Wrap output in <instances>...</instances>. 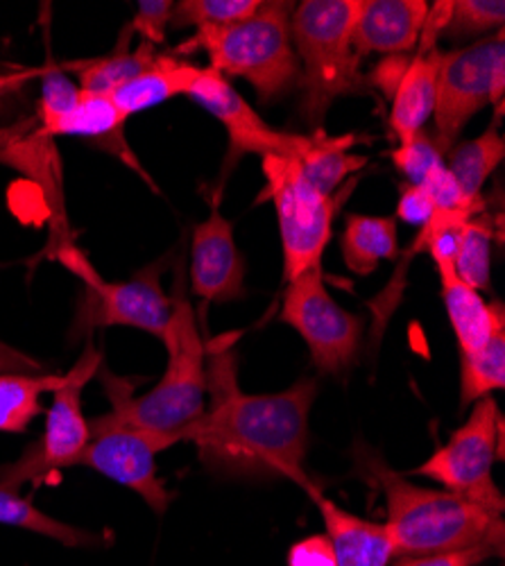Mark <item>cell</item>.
Segmentation results:
<instances>
[{
  "instance_id": "cell-8",
  "label": "cell",
  "mask_w": 505,
  "mask_h": 566,
  "mask_svg": "<svg viewBox=\"0 0 505 566\" xmlns=\"http://www.w3.org/2000/svg\"><path fill=\"white\" fill-rule=\"evenodd\" d=\"M503 417L492 397L472 403V412L446 444L438 447L412 474L442 485L494 514L505 512V499L494 483V462L501 447Z\"/></svg>"
},
{
  "instance_id": "cell-29",
  "label": "cell",
  "mask_w": 505,
  "mask_h": 566,
  "mask_svg": "<svg viewBox=\"0 0 505 566\" xmlns=\"http://www.w3.org/2000/svg\"><path fill=\"white\" fill-rule=\"evenodd\" d=\"M494 218L483 211L465 220L457 239L455 274L474 291L492 289V243H494Z\"/></svg>"
},
{
  "instance_id": "cell-7",
  "label": "cell",
  "mask_w": 505,
  "mask_h": 566,
  "mask_svg": "<svg viewBox=\"0 0 505 566\" xmlns=\"http://www.w3.org/2000/svg\"><path fill=\"white\" fill-rule=\"evenodd\" d=\"M103 367V354L86 345L77 363L62 376L60 388L53 392V403L45 415L43 436L36 447L28 449L17 462L0 467V488L8 492H19L21 485H39L55 471L75 467L82 451L88 444L91 431L88 419L82 410V392L86 384Z\"/></svg>"
},
{
  "instance_id": "cell-18",
  "label": "cell",
  "mask_w": 505,
  "mask_h": 566,
  "mask_svg": "<svg viewBox=\"0 0 505 566\" xmlns=\"http://www.w3.org/2000/svg\"><path fill=\"white\" fill-rule=\"evenodd\" d=\"M311 496L323 514L325 535L332 542L336 566H390L394 546L383 524L343 510L317 490Z\"/></svg>"
},
{
  "instance_id": "cell-19",
  "label": "cell",
  "mask_w": 505,
  "mask_h": 566,
  "mask_svg": "<svg viewBox=\"0 0 505 566\" xmlns=\"http://www.w3.org/2000/svg\"><path fill=\"white\" fill-rule=\"evenodd\" d=\"M123 125H125V118L114 107L109 96L82 91L77 105L69 114L60 116L57 120L43 125L39 129V136H84V138H94L101 148H105L109 155H116L134 172H139L146 181L152 184L150 175L144 172L139 159L134 157L131 148L127 146V140L123 138Z\"/></svg>"
},
{
  "instance_id": "cell-26",
  "label": "cell",
  "mask_w": 505,
  "mask_h": 566,
  "mask_svg": "<svg viewBox=\"0 0 505 566\" xmlns=\"http://www.w3.org/2000/svg\"><path fill=\"white\" fill-rule=\"evenodd\" d=\"M62 384L57 374H0V431L23 433L43 410L41 397Z\"/></svg>"
},
{
  "instance_id": "cell-33",
  "label": "cell",
  "mask_w": 505,
  "mask_h": 566,
  "mask_svg": "<svg viewBox=\"0 0 505 566\" xmlns=\"http://www.w3.org/2000/svg\"><path fill=\"white\" fill-rule=\"evenodd\" d=\"M175 3L170 0H141L139 10H136L134 19L127 23L131 34H139L141 41L152 43L155 49L166 41V25L172 19Z\"/></svg>"
},
{
  "instance_id": "cell-3",
  "label": "cell",
  "mask_w": 505,
  "mask_h": 566,
  "mask_svg": "<svg viewBox=\"0 0 505 566\" xmlns=\"http://www.w3.org/2000/svg\"><path fill=\"white\" fill-rule=\"evenodd\" d=\"M181 279V272H177L175 291L170 295V334L164 340L168 365L161 379L146 395L131 397L129 381L116 379L109 371L101 369L112 403L109 412L129 427L172 440V444L183 442V436L204 415L209 403L207 345L200 334L196 311L183 293Z\"/></svg>"
},
{
  "instance_id": "cell-15",
  "label": "cell",
  "mask_w": 505,
  "mask_h": 566,
  "mask_svg": "<svg viewBox=\"0 0 505 566\" xmlns=\"http://www.w3.org/2000/svg\"><path fill=\"white\" fill-rule=\"evenodd\" d=\"M191 286L204 302H239L245 291V259L234 239V224L211 205L207 220L193 231L191 243Z\"/></svg>"
},
{
  "instance_id": "cell-27",
  "label": "cell",
  "mask_w": 505,
  "mask_h": 566,
  "mask_svg": "<svg viewBox=\"0 0 505 566\" xmlns=\"http://www.w3.org/2000/svg\"><path fill=\"white\" fill-rule=\"evenodd\" d=\"M505 388V319L474 354H461V408Z\"/></svg>"
},
{
  "instance_id": "cell-10",
  "label": "cell",
  "mask_w": 505,
  "mask_h": 566,
  "mask_svg": "<svg viewBox=\"0 0 505 566\" xmlns=\"http://www.w3.org/2000/svg\"><path fill=\"white\" fill-rule=\"evenodd\" d=\"M280 319L302 336L317 371L338 376L356 365L365 322L334 300L323 268H313L288 283Z\"/></svg>"
},
{
  "instance_id": "cell-12",
  "label": "cell",
  "mask_w": 505,
  "mask_h": 566,
  "mask_svg": "<svg viewBox=\"0 0 505 566\" xmlns=\"http://www.w3.org/2000/svg\"><path fill=\"white\" fill-rule=\"evenodd\" d=\"M501 49H505V28L465 49L442 53L433 109L435 136H431L442 155L451 153L467 123L490 105L492 66Z\"/></svg>"
},
{
  "instance_id": "cell-9",
  "label": "cell",
  "mask_w": 505,
  "mask_h": 566,
  "mask_svg": "<svg viewBox=\"0 0 505 566\" xmlns=\"http://www.w3.org/2000/svg\"><path fill=\"white\" fill-rule=\"evenodd\" d=\"M73 270L84 276V293L75 308V319L71 326V338L80 340L91 336L98 328L107 326H131L159 338L161 343L170 334L172 322V300L161 289V272L166 259L146 265L131 279L120 283L103 281L91 272L84 259L75 252L71 256Z\"/></svg>"
},
{
  "instance_id": "cell-24",
  "label": "cell",
  "mask_w": 505,
  "mask_h": 566,
  "mask_svg": "<svg viewBox=\"0 0 505 566\" xmlns=\"http://www.w3.org/2000/svg\"><path fill=\"white\" fill-rule=\"evenodd\" d=\"M356 144L358 138L354 134L329 136L323 129H315L311 134V146L295 161L317 191L332 196L367 164V157L351 153Z\"/></svg>"
},
{
  "instance_id": "cell-25",
  "label": "cell",
  "mask_w": 505,
  "mask_h": 566,
  "mask_svg": "<svg viewBox=\"0 0 505 566\" xmlns=\"http://www.w3.org/2000/svg\"><path fill=\"white\" fill-rule=\"evenodd\" d=\"M503 157L505 140L494 123L481 136L453 146L446 159V168L467 198H483V186L498 168Z\"/></svg>"
},
{
  "instance_id": "cell-31",
  "label": "cell",
  "mask_w": 505,
  "mask_h": 566,
  "mask_svg": "<svg viewBox=\"0 0 505 566\" xmlns=\"http://www.w3.org/2000/svg\"><path fill=\"white\" fill-rule=\"evenodd\" d=\"M505 25L503 0H451L440 34L446 36H478L494 34Z\"/></svg>"
},
{
  "instance_id": "cell-13",
  "label": "cell",
  "mask_w": 505,
  "mask_h": 566,
  "mask_svg": "<svg viewBox=\"0 0 505 566\" xmlns=\"http://www.w3.org/2000/svg\"><path fill=\"white\" fill-rule=\"evenodd\" d=\"M189 98L204 107L229 136V155L224 161V172H229L241 157L259 155L263 157H288L299 159L311 146V134H288L270 127L232 86L224 75L213 69H200Z\"/></svg>"
},
{
  "instance_id": "cell-23",
  "label": "cell",
  "mask_w": 505,
  "mask_h": 566,
  "mask_svg": "<svg viewBox=\"0 0 505 566\" xmlns=\"http://www.w3.org/2000/svg\"><path fill=\"white\" fill-rule=\"evenodd\" d=\"M127 36H129V30L125 25L116 51L112 55L80 62V64H66L64 71H73L77 75V86L84 93H101V96H109V93L116 91L118 86L127 84L136 75L148 71L159 57L157 49L148 41H139L136 49H129Z\"/></svg>"
},
{
  "instance_id": "cell-34",
  "label": "cell",
  "mask_w": 505,
  "mask_h": 566,
  "mask_svg": "<svg viewBox=\"0 0 505 566\" xmlns=\"http://www.w3.org/2000/svg\"><path fill=\"white\" fill-rule=\"evenodd\" d=\"M494 555L498 553L485 546H476V548H463V551L394 557V566H481Z\"/></svg>"
},
{
  "instance_id": "cell-28",
  "label": "cell",
  "mask_w": 505,
  "mask_h": 566,
  "mask_svg": "<svg viewBox=\"0 0 505 566\" xmlns=\"http://www.w3.org/2000/svg\"><path fill=\"white\" fill-rule=\"evenodd\" d=\"M0 524L30 531L73 548L101 544V537L96 533L64 524L60 518H53L51 514L34 507L28 499H21L17 492H8L3 488H0Z\"/></svg>"
},
{
  "instance_id": "cell-5",
  "label": "cell",
  "mask_w": 505,
  "mask_h": 566,
  "mask_svg": "<svg viewBox=\"0 0 505 566\" xmlns=\"http://www.w3.org/2000/svg\"><path fill=\"white\" fill-rule=\"evenodd\" d=\"M360 0H304L291 17V39L302 66V116L319 129L329 107L367 88L360 60L351 49V30Z\"/></svg>"
},
{
  "instance_id": "cell-11",
  "label": "cell",
  "mask_w": 505,
  "mask_h": 566,
  "mask_svg": "<svg viewBox=\"0 0 505 566\" xmlns=\"http://www.w3.org/2000/svg\"><path fill=\"white\" fill-rule=\"evenodd\" d=\"M88 431L91 438L77 464L136 492L155 514H164L172 492L157 476V455L175 447L172 440L129 427L112 412L91 419Z\"/></svg>"
},
{
  "instance_id": "cell-17",
  "label": "cell",
  "mask_w": 505,
  "mask_h": 566,
  "mask_svg": "<svg viewBox=\"0 0 505 566\" xmlns=\"http://www.w3.org/2000/svg\"><path fill=\"white\" fill-rule=\"evenodd\" d=\"M392 161L397 170L412 186H422L424 191L435 202L438 211H453L476 216L485 211L483 198H467L463 188L457 186L453 175L446 168L444 155L433 144V138L427 132H420L408 144L392 150Z\"/></svg>"
},
{
  "instance_id": "cell-16",
  "label": "cell",
  "mask_w": 505,
  "mask_h": 566,
  "mask_svg": "<svg viewBox=\"0 0 505 566\" xmlns=\"http://www.w3.org/2000/svg\"><path fill=\"white\" fill-rule=\"evenodd\" d=\"M429 10L424 0H360L351 30L356 57L412 53L422 39Z\"/></svg>"
},
{
  "instance_id": "cell-32",
  "label": "cell",
  "mask_w": 505,
  "mask_h": 566,
  "mask_svg": "<svg viewBox=\"0 0 505 566\" xmlns=\"http://www.w3.org/2000/svg\"><path fill=\"white\" fill-rule=\"evenodd\" d=\"M41 98H39V120L41 127L69 114L80 96L82 88L69 77L64 66H49L41 71Z\"/></svg>"
},
{
  "instance_id": "cell-14",
  "label": "cell",
  "mask_w": 505,
  "mask_h": 566,
  "mask_svg": "<svg viewBox=\"0 0 505 566\" xmlns=\"http://www.w3.org/2000/svg\"><path fill=\"white\" fill-rule=\"evenodd\" d=\"M449 3H435L429 10V19L418 43V55L410 57L397 80V86L390 96V127L399 138V146L408 144L420 132L429 118H433L435 96H438V75L442 64V51L438 49V36L446 19Z\"/></svg>"
},
{
  "instance_id": "cell-22",
  "label": "cell",
  "mask_w": 505,
  "mask_h": 566,
  "mask_svg": "<svg viewBox=\"0 0 505 566\" xmlns=\"http://www.w3.org/2000/svg\"><path fill=\"white\" fill-rule=\"evenodd\" d=\"M340 252L345 265L358 274H372L381 261L401 256L394 216L349 213L340 235Z\"/></svg>"
},
{
  "instance_id": "cell-20",
  "label": "cell",
  "mask_w": 505,
  "mask_h": 566,
  "mask_svg": "<svg viewBox=\"0 0 505 566\" xmlns=\"http://www.w3.org/2000/svg\"><path fill=\"white\" fill-rule=\"evenodd\" d=\"M442 283V300L461 354L478 352L492 336L496 324L505 319L503 302L487 304L478 291L455 274L453 268L438 270Z\"/></svg>"
},
{
  "instance_id": "cell-36",
  "label": "cell",
  "mask_w": 505,
  "mask_h": 566,
  "mask_svg": "<svg viewBox=\"0 0 505 566\" xmlns=\"http://www.w3.org/2000/svg\"><path fill=\"white\" fill-rule=\"evenodd\" d=\"M288 566H336V555L327 535L299 539L288 551Z\"/></svg>"
},
{
  "instance_id": "cell-21",
  "label": "cell",
  "mask_w": 505,
  "mask_h": 566,
  "mask_svg": "<svg viewBox=\"0 0 505 566\" xmlns=\"http://www.w3.org/2000/svg\"><path fill=\"white\" fill-rule=\"evenodd\" d=\"M200 69L202 66L189 64L170 55H159L148 71L112 91L109 98L114 107L120 112V116L127 120L129 116L157 107L170 98L189 96Z\"/></svg>"
},
{
  "instance_id": "cell-4",
  "label": "cell",
  "mask_w": 505,
  "mask_h": 566,
  "mask_svg": "<svg viewBox=\"0 0 505 566\" xmlns=\"http://www.w3.org/2000/svg\"><path fill=\"white\" fill-rule=\"evenodd\" d=\"M295 6L261 0L259 10L232 25L196 30L179 53L204 51L209 69L248 80L263 103L277 101L302 82V66L291 39Z\"/></svg>"
},
{
  "instance_id": "cell-38",
  "label": "cell",
  "mask_w": 505,
  "mask_h": 566,
  "mask_svg": "<svg viewBox=\"0 0 505 566\" xmlns=\"http://www.w3.org/2000/svg\"><path fill=\"white\" fill-rule=\"evenodd\" d=\"M0 270H3V265H0Z\"/></svg>"
},
{
  "instance_id": "cell-2",
  "label": "cell",
  "mask_w": 505,
  "mask_h": 566,
  "mask_svg": "<svg viewBox=\"0 0 505 566\" xmlns=\"http://www.w3.org/2000/svg\"><path fill=\"white\" fill-rule=\"evenodd\" d=\"M351 464L354 476L372 485L386 503L383 526L392 539L394 557L476 546L503 553V514H494L453 492L410 483L362 440H356L351 447Z\"/></svg>"
},
{
  "instance_id": "cell-35",
  "label": "cell",
  "mask_w": 505,
  "mask_h": 566,
  "mask_svg": "<svg viewBox=\"0 0 505 566\" xmlns=\"http://www.w3.org/2000/svg\"><path fill=\"white\" fill-rule=\"evenodd\" d=\"M438 207L431 200V196L424 191L422 186H412L403 184L399 191V202H397V216L394 220H401L410 227H427L431 218L435 216Z\"/></svg>"
},
{
  "instance_id": "cell-1",
  "label": "cell",
  "mask_w": 505,
  "mask_h": 566,
  "mask_svg": "<svg viewBox=\"0 0 505 566\" xmlns=\"http://www.w3.org/2000/svg\"><path fill=\"white\" fill-rule=\"evenodd\" d=\"M234 343L236 336H224L207 347L209 403L183 442L196 444L200 462L215 476L284 479L313 494L304 460L317 384L302 379L284 392L248 395L239 386Z\"/></svg>"
},
{
  "instance_id": "cell-6",
  "label": "cell",
  "mask_w": 505,
  "mask_h": 566,
  "mask_svg": "<svg viewBox=\"0 0 505 566\" xmlns=\"http://www.w3.org/2000/svg\"><path fill=\"white\" fill-rule=\"evenodd\" d=\"M261 168L265 188L259 202L270 200L277 211L284 248V279L291 283L313 268H323L334 218L354 193L358 177H351L336 193L327 196L306 179L295 159L263 157Z\"/></svg>"
},
{
  "instance_id": "cell-30",
  "label": "cell",
  "mask_w": 505,
  "mask_h": 566,
  "mask_svg": "<svg viewBox=\"0 0 505 566\" xmlns=\"http://www.w3.org/2000/svg\"><path fill=\"white\" fill-rule=\"evenodd\" d=\"M261 0H181L172 8L175 28H224L252 17Z\"/></svg>"
},
{
  "instance_id": "cell-37",
  "label": "cell",
  "mask_w": 505,
  "mask_h": 566,
  "mask_svg": "<svg viewBox=\"0 0 505 566\" xmlns=\"http://www.w3.org/2000/svg\"><path fill=\"white\" fill-rule=\"evenodd\" d=\"M39 73H41V71H19V73H12V75L0 73V103H3L6 93H10V91L17 88L21 82H25L28 77L39 75Z\"/></svg>"
}]
</instances>
